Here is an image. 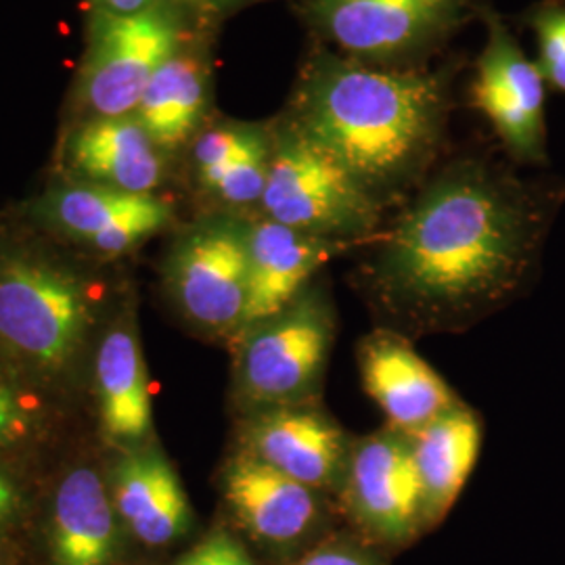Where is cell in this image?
I'll return each instance as SVG.
<instances>
[{
	"mask_svg": "<svg viewBox=\"0 0 565 565\" xmlns=\"http://www.w3.org/2000/svg\"><path fill=\"white\" fill-rule=\"evenodd\" d=\"M530 223L522 203L476 168L429 184L387 237L377 285L411 323L471 321L503 298L524 268Z\"/></svg>",
	"mask_w": 565,
	"mask_h": 565,
	"instance_id": "cell-1",
	"label": "cell"
},
{
	"mask_svg": "<svg viewBox=\"0 0 565 565\" xmlns=\"http://www.w3.org/2000/svg\"><path fill=\"white\" fill-rule=\"evenodd\" d=\"M445 109V86L434 74L373 70L321 53L306 67L289 121L377 200L429 162Z\"/></svg>",
	"mask_w": 565,
	"mask_h": 565,
	"instance_id": "cell-2",
	"label": "cell"
},
{
	"mask_svg": "<svg viewBox=\"0 0 565 565\" xmlns=\"http://www.w3.org/2000/svg\"><path fill=\"white\" fill-rule=\"evenodd\" d=\"M260 203L270 221L335 242L369 233L380 218L377 200L291 121L270 147Z\"/></svg>",
	"mask_w": 565,
	"mask_h": 565,
	"instance_id": "cell-3",
	"label": "cell"
},
{
	"mask_svg": "<svg viewBox=\"0 0 565 565\" xmlns=\"http://www.w3.org/2000/svg\"><path fill=\"white\" fill-rule=\"evenodd\" d=\"M181 41V21L163 4L135 15L97 11L78 82L82 120L135 116L142 90Z\"/></svg>",
	"mask_w": 565,
	"mask_h": 565,
	"instance_id": "cell-4",
	"label": "cell"
},
{
	"mask_svg": "<svg viewBox=\"0 0 565 565\" xmlns=\"http://www.w3.org/2000/svg\"><path fill=\"white\" fill-rule=\"evenodd\" d=\"M90 308L81 281L36 258H9L0 266V342L46 371L70 363Z\"/></svg>",
	"mask_w": 565,
	"mask_h": 565,
	"instance_id": "cell-5",
	"label": "cell"
},
{
	"mask_svg": "<svg viewBox=\"0 0 565 565\" xmlns=\"http://www.w3.org/2000/svg\"><path fill=\"white\" fill-rule=\"evenodd\" d=\"M333 317L319 296H300L249 331L239 364L243 394L268 408L294 406L321 380Z\"/></svg>",
	"mask_w": 565,
	"mask_h": 565,
	"instance_id": "cell-6",
	"label": "cell"
},
{
	"mask_svg": "<svg viewBox=\"0 0 565 565\" xmlns=\"http://www.w3.org/2000/svg\"><path fill=\"white\" fill-rule=\"evenodd\" d=\"M476 0H306L310 20L359 60L411 55L455 30Z\"/></svg>",
	"mask_w": 565,
	"mask_h": 565,
	"instance_id": "cell-7",
	"label": "cell"
},
{
	"mask_svg": "<svg viewBox=\"0 0 565 565\" xmlns=\"http://www.w3.org/2000/svg\"><path fill=\"white\" fill-rule=\"evenodd\" d=\"M247 233L233 223L193 228L177 245L170 282L182 310L212 331L239 329L247 302Z\"/></svg>",
	"mask_w": 565,
	"mask_h": 565,
	"instance_id": "cell-8",
	"label": "cell"
},
{
	"mask_svg": "<svg viewBox=\"0 0 565 565\" xmlns=\"http://www.w3.org/2000/svg\"><path fill=\"white\" fill-rule=\"evenodd\" d=\"M343 484L356 520L384 541L411 539L425 520L424 488L411 438L396 427L373 434L350 450Z\"/></svg>",
	"mask_w": 565,
	"mask_h": 565,
	"instance_id": "cell-9",
	"label": "cell"
},
{
	"mask_svg": "<svg viewBox=\"0 0 565 565\" xmlns=\"http://www.w3.org/2000/svg\"><path fill=\"white\" fill-rule=\"evenodd\" d=\"M545 76L499 20H490L473 81V103L509 151L522 160L545 158Z\"/></svg>",
	"mask_w": 565,
	"mask_h": 565,
	"instance_id": "cell-10",
	"label": "cell"
},
{
	"mask_svg": "<svg viewBox=\"0 0 565 565\" xmlns=\"http://www.w3.org/2000/svg\"><path fill=\"white\" fill-rule=\"evenodd\" d=\"M247 247V302L239 324L245 333L296 302L306 282L345 247V242L306 235L266 218L249 228Z\"/></svg>",
	"mask_w": 565,
	"mask_h": 565,
	"instance_id": "cell-11",
	"label": "cell"
},
{
	"mask_svg": "<svg viewBox=\"0 0 565 565\" xmlns=\"http://www.w3.org/2000/svg\"><path fill=\"white\" fill-rule=\"evenodd\" d=\"M44 207L63 233L103 254L137 247L172 218L170 205L153 193H126L90 182L57 189Z\"/></svg>",
	"mask_w": 565,
	"mask_h": 565,
	"instance_id": "cell-12",
	"label": "cell"
},
{
	"mask_svg": "<svg viewBox=\"0 0 565 565\" xmlns=\"http://www.w3.org/2000/svg\"><path fill=\"white\" fill-rule=\"evenodd\" d=\"M247 445L252 457L312 490L343 478L350 455L338 425L298 406L266 408L249 425Z\"/></svg>",
	"mask_w": 565,
	"mask_h": 565,
	"instance_id": "cell-13",
	"label": "cell"
},
{
	"mask_svg": "<svg viewBox=\"0 0 565 565\" xmlns=\"http://www.w3.org/2000/svg\"><path fill=\"white\" fill-rule=\"evenodd\" d=\"M160 147L135 116L82 120L63 147V158L90 184L126 193H153L162 181Z\"/></svg>",
	"mask_w": 565,
	"mask_h": 565,
	"instance_id": "cell-14",
	"label": "cell"
},
{
	"mask_svg": "<svg viewBox=\"0 0 565 565\" xmlns=\"http://www.w3.org/2000/svg\"><path fill=\"white\" fill-rule=\"evenodd\" d=\"M361 366L366 392L404 434L457 406L445 380L401 338H371L361 352Z\"/></svg>",
	"mask_w": 565,
	"mask_h": 565,
	"instance_id": "cell-15",
	"label": "cell"
},
{
	"mask_svg": "<svg viewBox=\"0 0 565 565\" xmlns=\"http://www.w3.org/2000/svg\"><path fill=\"white\" fill-rule=\"evenodd\" d=\"M317 490L249 452L224 469V497L243 527L266 543H294L317 520Z\"/></svg>",
	"mask_w": 565,
	"mask_h": 565,
	"instance_id": "cell-16",
	"label": "cell"
},
{
	"mask_svg": "<svg viewBox=\"0 0 565 565\" xmlns=\"http://www.w3.org/2000/svg\"><path fill=\"white\" fill-rule=\"evenodd\" d=\"M114 499L126 524L149 546L177 541L191 524V505L174 467L160 450L126 457L116 469Z\"/></svg>",
	"mask_w": 565,
	"mask_h": 565,
	"instance_id": "cell-17",
	"label": "cell"
},
{
	"mask_svg": "<svg viewBox=\"0 0 565 565\" xmlns=\"http://www.w3.org/2000/svg\"><path fill=\"white\" fill-rule=\"evenodd\" d=\"M408 436L424 488L425 520L438 522L478 463L482 427L469 411L455 406Z\"/></svg>",
	"mask_w": 565,
	"mask_h": 565,
	"instance_id": "cell-18",
	"label": "cell"
},
{
	"mask_svg": "<svg viewBox=\"0 0 565 565\" xmlns=\"http://www.w3.org/2000/svg\"><path fill=\"white\" fill-rule=\"evenodd\" d=\"M95 371L105 434L118 445L141 443L153 425V404L137 335L130 329H111Z\"/></svg>",
	"mask_w": 565,
	"mask_h": 565,
	"instance_id": "cell-19",
	"label": "cell"
},
{
	"mask_svg": "<svg viewBox=\"0 0 565 565\" xmlns=\"http://www.w3.org/2000/svg\"><path fill=\"white\" fill-rule=\"evenodd\" d=\"M114 557V511L102 478L74 469L57 490L53 511L55 565H109Z\"/></svg>",
	"mask_w": 565,
	"mask_h": 565,
	"instance_id": "cell-20",
	"label": "cell"
},
{
	"mask_svg": "<svg viewBox=\"0 0 565 565\" xmlns=\"http://www.w3.org/2000/svg\"><path fill=\"white\" fill-rule=\"evenodd\" d=\"M205 74L195 57L177 53L153 74L142 90L135 118L160 149H177L202 120Z\"/></svg>",
	"mask_w": 565,
	"mask_h": 565,
	"instance_id": "cell-21",
	"label": "cell"
},
{
	"mask_svg": "<svg viewBox=\"0 0 565 565\" xmlns=\"http://www.w3.org/2000/svg\"><path fill=\"white\" fill-rule=\"evenodd\" d=\"M268 163H270V145L263 142L260 147L252 149L239 160L224 166L212 177L203 179L202 184L205 189L214 191L221 200L233 205L260 202L266 179H268Z\"/></svg>",
	"mask_w": 565,
	"mask_h": 565,
	"instance_id": "cell-22",
	"label": "cell"
},
{
	"mask_svg": "<svg viewBox=\"0 0 565 565\" xmlns=\"http://www.w3.org/2000/svg\"><path fill=\"white\" fill-rule=\"evenodd\" d=\"M263 142H266V139L254 128L221 126V128L207 130L198 139L193 149L195 166L200 170V181L212 177L224 166L239 160L242 156L260 147Z\"/></svg>",
	"mask_w": 565,
	"mask_h": 565,
	"instance_id": "cell-23",
	"label": "cell"
},
{
	"mask_svg": "<svg viewBox=\"0 0 565 565\" xmlns=\"http://www.w3.org/2000/svg\"><path fill=\"white\" fill-rule=\"evenodd\" d=\"M532 25L539 39V67L545 81L565 90V7L539 11Z\"/></svg>",
	"mask_w": 565,
	"mask_h": 565,
	"instance_id": "cell-24",
	"label": "cell"
},
{
	"mask_svg": "<svg viewBox=\"0 0 565 565\" xmlns=\"http://www.w3.org/2000/svg\"><path fill=\"white\" fill-rule=\"evenodd\" d=\"M30 413L18 390L0 375V446L15 445L30 436Z\"/></svg>",
	"mask_w": 565,
	"mask_h": 565,
	"instance_id": "cell-25",
	"label": "cell"
},
{
	"mask_svg": "<svg viewBox=\"0 0 565 565\" xmlns=\"http://www.w3.org/2000/svg\"><path fill=\"white\" fill-rule=\"evenodd\" d=\"M296 565H371V562L352 548L329 545L315 548Z\"/></svg>",
	"mask_w": 565,
	"mask_h": 565,
	"instance_id": "cell-26",
	"label": "cell"
},
{
	"mask_svg": "<svg viewBox=\"0 0 565 565\" xmlns=\"http://www.w3.org/2000/svg\"><path fill=\"white\" fill-rule=\"evenodd\" d=\"M226 539H228V534H224V532H216V534L207 536L203 543L193 546L177 565H223Z\"/></svg>",
	"mask_w": 565,
	"mask_h": 565,
	"instance_id": "cell-27",
	"label": "cell"
},
{
	"mask_svg": "<svg viewBox=\"0 0 565 565\" xmlns=\"http://www.w3.org/2000/svg\"><path fill=\"white\" fill-rule=\"evenodd\" d=\"M97 11L111 13V15H135L145 9L160 4L158 0H93Z\"/></svg>",
	"mask_w": 565,
	"mask_h": 565,
	"instance_id": "cell-28",
	"label": "cell"
},
{
	"mask_svg": "<svg viewBox=\"0 0 565 565\" xmlns=\"http://www.w3.org/2000/svg\"><path fill=\"white\" fill-rule=\"evenodd\" d=\"M18 507V492L15 486L9 482V478L0 471V522L7 520Z\"/></svg>",
	"mask_w": 565,
	"mask_h": 565,
	"instance_id": "cell-29",
	"label": "cell"
},
{
	"mask_svg": "<svg viewBox=\"0 0 565 565\" xmlns=\"http://www.w3.org/2000/svg\"><path fill=\"white\" fill-rule=\"evenodd\" d=\"M223 565H254V562L249 559L247 551H245L237 541H233V539L228 536V539H226V546H224Z\"/></svg>",
	"mask_w": 565,
	"mask_h": 565,
	"instance_id": "cell-30",
	"label": "cell"
}]
</instances>
